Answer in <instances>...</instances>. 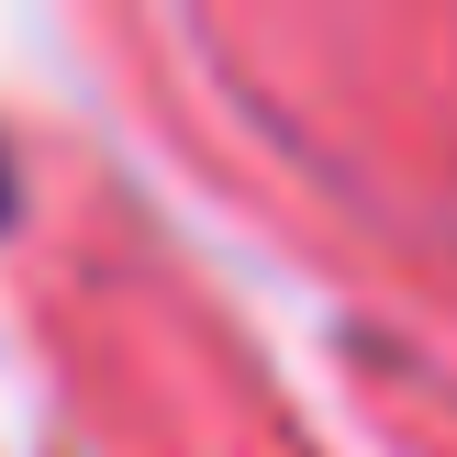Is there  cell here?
I'll use <instances>...</instances> for the list:
<instances>
[{
  "label": "cell",
  "mask_w": 457,
  "mask_h": 457,
  "mask_svg": "<svg viewBox=\"0 0 457 457\" xmlns=\"http://www.w3.org/2000/svg\"><path fill=\"white\" fill-rule=\"evenodd\" d=\"M0 212H12V168H0Z\"/></svg>",
  "instance_id": "1"
}]
</instances>
